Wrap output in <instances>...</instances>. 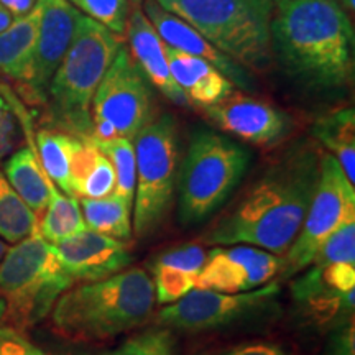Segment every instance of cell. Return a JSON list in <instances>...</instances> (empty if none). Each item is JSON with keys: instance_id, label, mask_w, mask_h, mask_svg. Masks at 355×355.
Returning a JSON list of instances; mask_svg holds the SVG:
<instances>
[{"instance_id": "1", "label": "cell", "mask_w": 355, "mask_h": 355, "mask_svg": "<svg viewBox=\"0 0 355 355\" xmlns=\"http://www.w3.org/2000/svg\"><path fill=\"white\" fill-rule=\"evenodd\" d=\"M321 155L311 145H296L266 168L232 211L207 232L216 245H254L286 254L303 225L319 176Z\"/></svg>"}, {"instance_id": "2", "label": "cell", "mask_w": 355, "mask_h": 355, "mask_svg": "<svg viewBox=\"0 0 355 355\" xmlns=\"http://www.w3.org/2000/svg\"><path fill=\"white\" fill-rule=\"evenodd\" d=\"M270 35L273 58L306 87L329 91L350 81L354 28L336 0L275 7Z\"/></svg>"}, {"instance_id": "3", "label": "cell", "mask_w": 355, "mask_h": 355, "mask_svg": "<svg viewBox=\"0 0 355 355\" xmlns=\"http://www.w3.org/2000/svg\"><path fill=\"white\" fill-rule=\"evenodd\" d=\"M155 288L141 268H127L63 293L53 306V326L74 340H104L135 329L152 318Z\"/></svg>"}, {"instance_id": "4", "label": "cell", "mask_w": 355, "mask_h": 355, "mask_svg": "<svg viewBox=\"0 0 355 355\" xmlns=\"http://www.w3.org/2000/svg\"><path fill=\"white\" fill-rule=\"evenodd\" d=\"M122 44V37L81 13L73 42L46 91L51 121L66 133L92 137V97Z\"/></svg>"}, {"instance_id": "5", "label": "cell", "mask_w": 355, "mask_h": 355, "mask_svg": "<svg viewBox=\"0 0 355 355\" xmlns=\"http://www.w3.org/2000/svg\"><path fill=\"white\" fill-rule=\"evenodd\" d=\"M243 69L272 63L273 6L270 0H157Z\"/></svg>"}, {"instance_id": "6", "label": "cell", "mask_w": 355, "mask_h": 355, "mask_svg": "<svg viewBox=\"0 0 355 355\" xmlns=\"http://www.w3.org/2000/svg\"><path fill=\"white\" fill-rule=\"evenodd\" d=\"M250 153L225 135L198 130L178 176V216L183 225L209 219L245 175Z\"/></svg>"}, {"instance_id": "7", "label": "cell", "mask_w": 355, "mask_h": 355, "mask_svg": "<svg viewBox=\"0 0 355 355\" xmlns=\"http://www.w3.org/2000/svg\"><path fill=\"white\" fill-rule=\"evenodd\" d=\"M73 285V277L38 230L17 242L0 261V296L7 306L6 319L19 329L43 321Z\"/></svg>"}, {"instance_id": "8", "label": "cell", "mask_w": 355, "mask_h": 355, "mask_svg": "<svg viewBox=\"0 0 355 355\" xmlns=\"http://www.w3.org/2000/svg\"><path fill=\"white\" fill-rule=\"evenodd\" d=\"M133 141L137 163L132 227L145 239L162 227L178 184L180 140L171 115H162L137 133Z\"/></svg>"}, {"instance_id": "9", "label": "cell", "mask_w": 355, "mask_h": 355, "mask_svg": "<svg viewBox=\"0 0 355 355\" xmlns=\"http://www.w3.org/2000/svg\"><path fill=\"white\" fill-rule=\"evenodd\" d=\"M92 139L133 140L155 121L148 81L125 44L119 48L91 102Z\"/></svg>"}, {"instance_id": "10", "label": "cell", "mask_w": 355, "mask_h": 355, "mask_svg": "<svg viewBox=\"0 0 355 355\" xmlns=\"http://www.w3.org/2000/svg\"><path fill=\"white\" fill-rule=\"evenodd\" d=\"M352 219H355L354 184L349 183L332 155H322L313 199L298 235L286 250L279 277L290 278L308 268L321 243L344 222Z\"/></svg>"}, {"instance_id": "11", "label": "cell", "mask_w": 355, "mask_h": 355, "mask_svg": "<svg viewBox=\"0 0 355 355\" xmlns=\"http://www.w3.org/2000/svg\"><path fill=\"white\" fill-rule=\"evenodd\" d=\"M279 295V283L242 293H220L194 288L184 298L168 304L158 314V324L170 331L207 332L259 318L272 309Z\"/></svg>"}, {"instance_id": "12", "label": "cell", "mask_w": 355, "mask_h": 355, "mask_svg": "<svg viewBox=\"0 0 355 355\" xmlns=\"http://www.w3.org/2000/svg\"><path fill=\"white\" fill-rule=\"evenodd\" d=\"M282 257L263 248L237 243L216 247L206 255L196 288L220 293L250 291L270 283L282 272Z\"/></svg>"}, {"instance_id": "13", "label": "cell", "mask_w": 355, "mask_h": 355, "mask_svg": "<svg viewBox=\"0 0 355 355\" xmlns=\"http://www.w3.org/2000/svg\"><path fill=\"white\" fill-rule=\"evenodd\" d=\"M40 24L30 79L25 86L37 101H46V91L58 66L73 42L81 12L68 0H38Z\"/></svg>"}, {"instance_id": "14", "label": "cell", "mask_w": 355, "mask_h": 355, "mask_svg": "<svg viewBox=\"0 0 355 355\" xmlns=\"http://www.w3.org/2000/svg\"><path fill=\"white\" fill-rule=\"evenodd\" d=\"M207 119L220 130L254 145L278 144L290 133V117L270 104L239 92L204 107Z\"/></svg>"}, {"instance_id": "15", "label": "cell", "mask_w": 355, "mask_h": 355, "mask_svg": "<svg viewBox=\"0 0 355 355\" xmlns=\"http://www.w3.org/2000/svg\"><path fill=\"white\" fill-rule=\"evenodd\" d=\"M50 245L74 283L101 282L123 272L132 263L130 248L125 242L89 229Z\"/></svg>"}, {"instance_id": "16", "label": "cell", "mask_w": 355, "mask_h": 355, "mask_svg": "<svg viewBox=\"0 0 355 355\" xmlns=\"http://www.w3.org/2000/svg\"><path fill=\"white\" fill-rule=\"evenodd\" d=\"M144 13L166 46L207 61L217 71H220L234 86L241 89L250 87V79H248L245 69L242 66H239L235 61L225 56L224 53H220L217 48L212 46L189 24H186L180 17L173 15V13L166 12L165 8L159 7L157 0H145Z\"/></svg>"}, {"instance_id": "17", "label": "cell", "mask_w": 355, "mask_h": 355, "mask_svg": "<svg viewBox=\"0 0 355 355\" xmlns=\"http://www.w3.org/2000/svg\"><path fill=\"white\" fill-rule=\"evenodd\" d=\"M291 296L300 314L311 326L332 331L354 318L355 290L339 291L324 278L321 266L311 265L291 283Z\"/></svg>"}, {"instance_id": "18", "label": "cell", "mask_w": 355, "mask_h": 355, "mask_svg": "<svg viewBox=\"0 0 355 355\" xmlns=\"http://www.w3.org/2000/svg\"><path fill=\"white\" fill-rule=\"evenodd\" d=\"M127 40L130 55L144 73L146 81L152 83L162 94L181 107H189L188 97L171 76L166 58V44L158 37L157 30L146 19L144 10L132 8L127 24Z\"/></svg>"}, {"instance_id": "19", "label": "cell", "mask_w": 355, "mask_h": 355, "mask_svg": "<svg viewBox=\"0 0 355 355\" xmlns=\"http://www.w3.org/2000/svg\"><path fill=\"white\" fill-rule=\"evenodd\" d=\"M166 58L173 79L188 97L191 105L209 107L235 92L234 84L201 58L186 55L170 46H166Z\"/></svg>"}, {"instance_id": "20", "label": "cell", "mask_w": 355, "mask_h": 355, "mask_svg": "<svg viewBox=\"0 0 355 355\" xmlns=\"http://www.w3.org/2000/svg\"><path fill=\"white\" fill-rule=\"evenodd\" d=\"M71 189L76 198H107L115 189V173L109 158L91 139L76 137L69 163Z\"/></svg>"}, {"instance_id": "21", "label": "cell", "mask_w": 355, "mask_h": 355, "mask_svg": "<svg viewBox=\"0 0 355 355\" xmlns=\"http://www.w3.org/2000/svg\"><path fill=\"white\" fill-rule=\"evenodd\" d=\"M40 24V8L13 20L6 32L0 33V74L26 84L33 64Z\"/></svg>"}, {"instance_id": "22", "label": "cell", "mask_w": 355, "mask_h": 355, "mask_svg": "<svg viewBox=\"0 0 355 355\" xmlns=\"http://www.w3.org/2000/svg\"><path fill=\"white\" fill-rule=\"evenodd\" d=\"M3 171L12 188L35 214L46 209L51 181L40 165L33 148H20L13 152L6 162Z\"/></svg>"}, {"instance_id": "23", "label": "cell", "mask_w": 355, "mask_h": 355, "mask_svg": "<svg viewBox=\"0 0 355 355\" xmlns=\"http://www.w3.org/2000/svg\"><path fill=\"white\" fill-rule=\"evenodd\" d=\"M313 135L337 159L349 183L355 184V114L345 107L319 117Z\"/></svg>"}, {"instance_id": "24", "label": "cell", "mask_w": 355, "mask_h": 355, "mask_svg": "<svg viewBox=\"0 0 355 355\" xmlns=\"http://www.w3.org/2000/svg\"><path fill=\"white\" fill-rule=\"evenodd\" d=\"M79 206L86 229L122 242L132 239L133 204L127 202L125 199L112 193L110 196L101 199L81 198Z\"/></svg>"}, {"instance_id": "25", "label": "cell", "mask_w": 355, "mask_h": 355, "mask_svg": "<svg viewBox=\"0 0 355 355\" xmlns=\"http://www.w3.org/2000/svg\"><path fill=\"white\" fill-rule=\"evenodd\" d=\"M86 229L79 199L61 194L60 189L51 183L50 201L46 212L38 224V234L48 243H56L73 237Z\"/></svg>"}, {"instance_id": "26", "label": "cell", "mask_w": 355, "mask_h": 355, "mask_svg": "<svg viewBox=\"0 0 355 355\" xmlns=\"http://www.w3.org/2000/svg\"><path fill=\"white\" fill-rule=\"evenodd\" d=\"M74 140L76 137L71 133L58 130H40L37 135L40 165L51 183L63 191L66 196H74L69 180V163Z\"/></svg>"}, {"instance_id": "27", "label": "cell", "mask_w": 355, "mask_h": 355, "mask_svg": "<svg viewBox=\"0 0 355 355\" xmlns=\"http://www.w3.org/2000/svg\"><path fill=\"white\" fill-rule=\"evenodd\" d=\"M38 230V217L0 171V237L17 243Z\"/></svg>"}, {"instance_id": "28", "label": "cell", "mask_w": 355, "mask_h": 355, "mask_svg": "<svg viewBox=\"0 0 355 355\" xmlns=\"http://www.w3.org/2000/svg\"><path fill=\"white\" fill-rule=\"evenodd\" d=\"M97 148L109 158L110 165L115 173V189L114 194L125 199L127 202L133 204L135 196V181H137V163H135V148L133 141L128 139H114V140H96Z\"/></svg>"}, {"instance_id": "29", "label": "cell", "mask_w": 355, "mask_h": 355, "mask_svg": "<svg viewBox=\"0 0 355 355\" xmlns=\"http://www.w3.org/2000/svg\"><path fill=\"white\" fill-rule=\"evenodd\" d=\"M74 8L83 12L97 24L104 25L117 37H125L130 0H68Z\"/></svg>"}, {"instance_id": "30", "label": "cell", "mask_w": 355, "mask_h": 355, "mask_svg": "<svg viewBox=\"0 0 355 355\" xmlns=\"http://www.w3.org/2000/svg\"><path fill=\"white\" fill-rule=\"evenodd\" d=\"M101 355H178L176 337L166 327H155L135 334L125 343Z\"/></svg>"}, {"instance_id": "31", "label": "cell", "mask_w": 355, "mask_h": 355, "mask_svg": "<svg viewBox=\"0 0 355 355\" xmlns=\"http://www.w3.org/2000/svg\"><path fill=\"white\" fill-rule=\"evenodd\" d=\"M153 288L155 301L159 304H173L181 298H184L191 290L196 288V278L194 275L181 272V270L171 268V266L157 263L153 261Z\"/></svg>"}, {"instance_id": "32", "label": "cell", "mask_w": 355, "mask_h": 355, "mask_svg": "<svg viewBox=\"0 0 355 355\" xmlns=\"http://www.w3.org/2000/svg\"><path fill=\"white\" fill-rule=\"evenodd\" d=\"M355 265V219L344 222L321 243L311 265Z\"/></svg>"}, {"instance_id": "33", "label": "cell", "mask_w": 355, "mask_h": 355, "mask_svg": "<svg viewBox=\"0 0 355 355\" xmlns=\"http://www.w3.org/2000/svg\"><path fill=\"white\" fill-rule=\"evenodd\" d=\"M206 255L207 254L204 252V248L198 245V243H186V245L175 247L171 250L165 252V254L159 255L155 261L198 277L204 261H206Z\"/></svg>"}, {"instance_id": "34", "label": "cell", "mask_w": 355, "mask_h": 355, "mask_svg": "<svg viewBox=\"0 0 355 355\" xmlns=\"http://www.w3.org/2000/svg\"><path fill=\"white\" fill-rule=\"evenodd\" d=\"M21 123L19 115L13 112L12 105L6 101L2 112H0V162L10 155L17 145L20 144Z\"/></svg>"}, {"instance_id": "35", "label": "cell", "mask_w": 355, "mask_h": 355, "mask_svg": "<svg viewBox=\"0 0 355 355\" xmlns=\"http://www.w3.org/2000/svg\"><path fill=\"white\" fill-rule=\"evenodd\" d=\"M0 355H46L30 343L21 332L12 327H0Z\"/></svg>"}, {"instance_id": "36", "label": "cell", "mask_w": 355, "mask_h": 355, "mask_svg": "<svg viewBox=\"0 0 355 355\" xmlns=\"http://www.w3.org/2000/svg\"><path fill=\"white\" fill-rule=\"evenodd\" d=\"M326 355H355V322L354 318L331 331Z\"/></svg>"}, {"instance_id": "37", "label": "cell", "mask_w": 355, "mask_h": 355, "mask_svg": "<svg viewBox=\"0 0 355 355\" xmlns=\"http://www.w3.org/2000/svg\"><path fill=\"white\" fill-rule=\"evenodd\" d=\"M222 355H290L285 349L273 343H250L241 344L225 350Z\"/></svg>"}, {"instance_id": "38", "label": "cell", "mask_w": 355, "mask_h": 355, "mask_svg": "<svg viewBox=\"0 0 355 355\" xmlns=\"http://www.w3.org/2000/svg\"><path fill=\"white\" fill-rule=\"evenodd\" d=\"M37 2L38 0H0V3H2L15 19L28 15V13L37 7Z\"/></svg>"}, {"instance_id": "39", "label": "cell", "mask_w": 355, "mask_h": 355, "mask_svg": "<svg viewBox=\"0 0 355 355\" xmlns=\"http://www.w3.org/2000/svg\"><path fill=\"white\" fill-rule=\"evenodd\" d=\"M13 20H15V17H13L12 13L8 12L2 3H0V33L6 32L8 26L13 24Z\"/></svg>"}, {"instance_id": "40", "label": "cell", "mask_w": 355, "mask_h": 355, "mask_svg": "<svg viewBox=\"0 0 355 355\" xmlns=\"http://www.w3.org/2000/svg\"><path fill=\"white\" fill-rule=\"evenodd\" d=\"M336 2L339 3L340 7H343L344 12H350V13L354 12V8H355V0H336Z\"/></svg>"}, {"instance_id": "41", "label": "cell", "mask_w": 355, "mask_h": 355, "mask_svg": "<svg viewBox=\"0 0 355 355\" xmlns=\"http://www.w3.org/2000/svg\"><path fill=\"white\" fill-rule=\"evenodd\" d=\"M6 311H7V306H6V301H3L2 296H0V322L6 319Z\"/></svg>"}, {"instance_id": "42", "label": "cell", "mask_w": 355, "mask_h": 355, "mask_svg": "<svg viewBox=\"0 0 355 355\" xmlns=\"http://www.w3.org/2000/svg\"><path fill=\"white\" fill-rule=\"evenodd\" d=\"M291 2H298V0H270V3H272L273 8L278 6H285V3H291Z\"/></svg>"}, {"instance_id": "43", "label": "cell", "mask_w": 355, "mask_h": 355, "mask_svg": "<svg viewBox=\"0 0 355 355\" xmlns=\"http://www.w3.org/2000/svg\"><path fill=\"white\" fill-rule=\"evenodd\" d=\"M7 250H8V248H7V245H6V242H2V241H0V261H2L3 255L7 254Z\"/></svg>"}, {"instance_id": "44", "label": "cell", "mask_w": 355, "mask_h": 355, "mask_svg": "<svg viewBox=\"0 0 355 355\" xmlns=\"http://www.w3.org/2000/svg\"><path fill=\"white\" fill-rule=\"evenodd\" d=\"M132 8H139V6L141 3V0H130Z\"/></svg>"}, {"instance_id": "45", "label": "cell", "mask_w": 355, "mask_h": 355, "mask_svg": "<svg viewBox=\"0 0 355 355\" xmlns=\"http://www.w3.org/2000/svg\"><path fill=\"white\" fill-rule=\"evenodd\" d=\"M3 105H6V99H3V96H2V94H0V112H2Z\"/></svg>"}, {"instance_id": "46", "label": "cell", "mask_w": 355, "mask_h": 355, "mask_svg": "<svg viewBox=\"0 0 355 355\" xmlns=\"http://www.w3.org/2000/svg\"><path fill=\"white\" fill-rule=\"evenodd\" d=\"M199 355H209V354H199Z\"/></svg>"}]
</instances>
